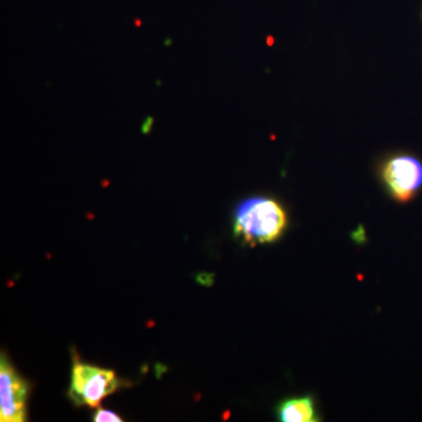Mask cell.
Wrapping results in <instances>:
<instances>
[{
	"mask_svg": "<svg viewBox=\"0 0 422 422\" xmlns=\"http://www.w3.org/2000/svg\"><path fill=\"white\" fill-rule=\"evenodd\" d=\"M286 213L275 200L253 198L237 207L233 231L248 244H264L279 238L286 226Z\"/></svg>",
	"mask_w": 422,
	"mask_h": 422,
	"instance_id": "cell-1",
	"label": "cell"
},
{
	"mask_svg": "<svg viewBox=\"0 0 422 422\" xmlns=\"http://www.w3.org/2000/svg\"><path fill=\"white\" fill-rule=\"evenodd\" d=\"M28 387L8 358L0 363V421L23 422L26 416Z\"/></svg>",
	"mask_w": 422,
	"mask_h": 422,
	"instance_id": "cell-4",
	"label": "cell"
},
{
	"mask_svg": "<svg viewBox=\"0 0 422 422\" xmlns=\"http://www.w3.org/2000/svg\"><path fill=\"white\" fill-rule=\"evenodd\" d=\"M278 416L283 422H315L317 419L315 401L308 397L285 400L278 406Z\"/></svg>",
	"mask_w": 422,
	"mask_h": 422,
	"instance_id": "cell-5",
	"label": "cell"
},
{
	"mask_svg": "<svg viewBox=\"0 0 422 422\" xmlns=\"http://www.w3.org/2000/svg\"><path fill=\"white\" fill-rule=\"evenodd\" d=\"M94 421L96 422H120L123 421L118 414H115L112 410H105V408H99L95 413Z\"/></svg>",
	"mask_w": 422,
	"mask_h": 422,
	"instance_id": "cell-6",
	"label": "cell"
},
{
	"mask_svg": "<svg viewBox=\"0 0 422 422\" xmlns=\"http://www.w3.org/2000/svg\"><path fill=\"white\" fill-rule=\"evenodd\" d=\"M118 379L114 371L74 361L70 395L78 405L99 407L103 399L116 391Z\"/></svg>",
	"mask_w": 422,
	"mask_h": 422,
	"instance_id": "cell-2",
	"label": "cell"
},
{
	"mask_svg": "<svg viewBox=\"0 0 422 422\" xmlns=\"http://www.w3.org/2000/svg\"><path fill=\"white\" fill-rule=\"evenodd\" d=\"M383 180L392 198L410 201L422 187V163L413 156H395L383 165Z\"/></svg>",
	"mask_w": 422,
	"mask_h": 422,
	"instance_id": "cell-3",
	"label": "cell"
}]
</instances>
